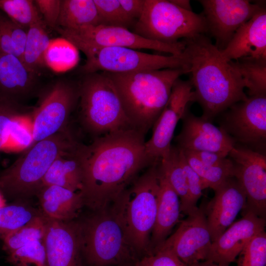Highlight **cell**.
Returning a JSON list of instances; mask_svg holds the SVG:
<instances>
[{
  "instance_id": "cell-31",
  "label": "cell",
  "mask_w": 266,
  "mask_h": 266,
  "mask_svg": "<svg viewBox=\"0 0 266 266\" xmlns=\"http://www.w3.org/2000/svg\"><path fill=\"white\" fill-rule=\"evenodd\" d=\"M25 109L22 104L0 96V151L9 147Z\"/></svg>"
},
{
  "instance_id": "cell-29",
  "label": "cell",
  "mask_w": 266,
  "mask_h": 266,
  "mask_svg": "<svg viewBox=\"0 0 266 266\" xmlns=\"http://www.w3.org/2000/svg\"><path fill=\"white\" fill-rule=\"evenodd\" d=\"M230 62L238 71L250 97L266 95V60L245 57Z\"/></svg>"
},
{
  "instance_id": "cell-37",
  "label": "cell",
  "mask_w": 266,
  "mask_h": 266,
  "mask_svg": "<svg viewBox=\"0 0 266 266\" xmlns=\"http://www.w3.org/2000/svg\"><path fill=\"white\" fill-rule=\"evenodd\" d=\"M237 266H266V233L254 236L239 254Z\"/></svg>"
},
{
  "instance_id": "cell-8",
  "label": "cell",
  "mask_w": 266,
  "mask_h": 266,
  "mask_svg": "<svg viewBox=\"0 0 266 266\" xmlns=\"http://www.w3.org/2000/svg\"><path fill=\"white\" fill-rule=\"evenodd\" d=\"M133 33L148 39L175 43L207 33L202 14L183 9L170 0H145Z\"/></svg>"
},
{
  "instance_id": "cell-42",
  "label": "cell",
  "mask_w": 266,
  "mask_h": 266,
  "mask_svg": "<svg viewBox=\"0 0 266 266\" xmlns=\"http://www.w3.org/2000/svg\"><path fill=\"white\" fill-rule=\"evenodd\" d=\"M185 151V150H184ZM203 164L213 166H231L233 164L227 155L215 152L189 151Z\"/></svg>"
},
{
  "instance_id": "cell-47",
  "label": "cell",
  "mask_w": 266,
  "mask_h": 266,
  "mask_svg": "<svg viewBox=\"0 0 266 266\" xmlns=\"http://www.w3.org/2000/svg\"><path fill=\"white\" fill-rule=\"evenodd\" d=\"M6 200L3 195L0 192V208L5 206Z\"/></svg>"
},
{
  "instance_id": "cell-16",
  "label": "cell",
  "mask_w": 266,
  "mask_h": 266,
  "mask_svg": "<svg viewBox=\"0 0 266 266\" xmlns=\"http://www.w3.org/2000/svg\"><path fill=\"white\" fill-rule=\"evenodd\" d=\"M220 126L235 142L260 145L266 140V95L248 97L228 109Z\"/></svg>"
},
{
  "instance_id": "cell-41",
  "label": "cell",
  "mask_w": 266,
  "mask_h": 266,
  "mask_svg": "<svg viewBox=\"0 0 266 266\" xmlns=\"http://www.w3.org/2000/svg\"><path fill=\"white\" fill-rule=\"evenodd\" d=\"M7 22L15 55L22 60L28 30L18 25L8 17Z\"/></svg>"
},
{
  "instance_id": "cell-12",
  "label": "cell",
  "mask_w": 266,
  "mask_h": 266,
  "mask_svg": "<svg viewBox=\"0 0 266 266\" xmlns=\"http://www.w3.org/2000/svg\"><path fill=\"white\" fill-rule=\"evenodd\" d=\"M194 101L190 81L177 79L167 103L152 128L151 138L145 142L146 153L153 164H160L168 153L178 121L182 119L189 103Z\"/></svg>"
},
{
  "instance_id": "cell-46",
  "label": "cell",
  "mask_w": 266,
  "mask_h": 266,
  "mask_svg": "<svg viewBox=\"0 0 266 266\" xmlns=\"http://www.w3.org/2000/svg\"><path fill=\"white\" fill-rule=\"evenodd\" d=\"M188 266H221L215 263L207 261H203L199 262H197L189 265Z\"/></svg>"
},
{
  "instance_id": "cell-23",
  "label": "cell",
  "mask_w": 266,
  "mask_h": 266,
  "mask_svg": "<svg viewBox=\"0 0 266 266\" xmlns=\"http://www.w3.org/2000/svg\"><path fill=\"white\" fill-rule=\"evenodd\" d=\"M159 192L156 219L150 239L151 254L168 237L173 228L178 222L181 213L178 195L159 165Z\"/></svg>"
},
{
  "instance_id": "cell-24",
  "label": "cell",
  "mask_w": 266,
  "mask_h": 266,
  "mask_svg": "<svg viewBox=\"0 0 266 266\" xmlns=\"http://www.w3.org/2000/svg\"><path fill=\"white\" fill-rule=\"evenodd\" d=\"M36 196L38 198L42 214L53 220H73L84 206L80 192H73L58 186H43Z\"/></svg>"
},
{
  "instance_id": "cell-7",
  "label": "cell",
  "mask_w": 266,
  "mask_h": 266,
  "mask_svg": "<svg viewBox=\"0 0 266 266\" xmlns=\"http://www.w3.org/2000/svg\"><path fill=\"white\" fill-rule=\"evenodd\" d=\"M83 261L88 266H116L139 259L110 206L78 221Z\"/></svg>"
},
{
  "instance_id": "cell-20",
  "label": "cell",
  "mask_w": 266,
  "mask_h": 266,
  "mask_svg": "<svg viewBox=\"0 0 266 266\" xmlns=\"http://www.w3.org/2000/svg\"><path fill=\"white\" fill-rule=\"evenodd\" d=\"M214 192V197L204 209L212 241L234 222L246 204L245 193L234 177L228 179Z\"/></svg>"
},
{
  "instance_id": "cell-13",
  "label": "cell",
  "mask_w": 266,
  "mask_h": 266,
  "mask_svg": "<svg viewBox=\"0 0 266 266\" xmlns=\"http://www.w3.org/2000/svg\"><path fill=\"white\" fill-rule=\"evenodd\" d=\"M228 156L233 164V176L240 184L246 196V207L243 210H250L266 219V155L235 145Z\"/></svg>"
},
{
  "instance_id": "cell-1",
  "label": "cell",
  "mask_w": 266,
  "mask_h": 266,
  "mask_svg": "<svg viewBox=\"0 0 266 266\" xmlns=\"http://www.w3.org/2000/svg\"><path fill=\"white\" fill-rule=\"evenodd\" d=\"M145 133L135 128L75 142L82 172L84 206L92 211L109 207L142 171L153 164L145 149Z\"/></svg>"
},
{
  "instance_id": "cell-2",
  "label": "cell",
  "mask_w": 266,
  "mask_h": 266,
  "mask_svg": "<svg viewBox=\"0 0 266 266\" xmlns=\"http://www.w3.org/2000/svg\"><path fill=\"white\" fill-rule=\"evenodd\" d=\"M183 53L188 65L195 101L201 106L202 117L211 121L232 105L248 97L235 68L226 61L205 34L184 39Z\"/></svg>"
},
{
  "instance_id": "cell-17",
  "label": "cell",
  "mask_w": 266,
  "mask_h": 266,
  "mask_svg": "<svg viewBox=\"0 0 266 266\" xmlns=\"http://www.w3.org/2000/svg\"><path fill=\"white\" fill-rule=\"evenodd\" d=\"M42 242L48 266H83L78 221H61L46 217Z\"/></svg>"
},
{
  "instance_id": "cell-15",
  "label": "cell",
  "mask_w": 266,
  "mask_h": 266,
  "mask_svg": "<svg viewBox=\"0 0 266 266\" xmlns=\"http://www.w3.org/2000/svg\"><path fill=\"white\" fill-rule=\"evenodd\" d=\"M212 242L204 208L197 207L156 250H169L188 266L206 260Z\"/></svg>"
},
{
  "instance_id": "cell-25",
  "label": "cell",
  "mask_w": 266,
  "mask_h": 266,
  "mask_svg": "<svg viewBox=\"0 0 266 266\" xmlns=\"http://www.w3.org/2000/svg\"><path fill=\"white\" fill-rule=\"evenodd\" d=\"M75 142L68 151L58 156L53 162L43 177L42 186L56 185L73 192H81L82 172L73 150Z\"/></svg>"
},
{
  "instance_id": "cell-4",
  "label": "cell",
  "mask_w": 266,
  "mask_h": 266,
  "mask_svg": "<svg viewBox=\"0 0 266 266\" xmlns=\"http://www.w3.org/2000/svg\"><path fill=\"white\" fill-rule=\"evenodd\" d=\"M159 165L147 168L110 206L139 259L151 253L160 187Z\"/></svg>"
},
{
  "instance_id": "cell-33",
  "label": "cell",
  "mask_w": 266,
  "mask_h": 266,
  "mask_svg": "<svg viewBox=\"0 0 266 266\" xmlns=\"http://www.w3.org/2000/svg\"><path fill=\"white\" fill-rule=\"evenodd\" d=\"M181 150L189 164L200 176L203 190L209 188L214 191L228 179L233 177V165L231 166H208L201 163L190 152Z\"/></svg>"
},
{
  "instance_id": "cell-18",
  "label": "cell",
  "mask_w": 266,
  "mask_h": 266,
  "mask_svg": "<svg viewBox=\"0 0 266 266\" xmlns=\"http://www.w3.org/2000/svg\"><path fill=\"white\" fill-rule=\"evenodd\" d=\"M182 120V129L175 141L176 146L182 150L211 151L228 156L236 145L224 129L202 117L194 115L188 108Z\"/></svg>"
},
{
  "instance_id": "cell-36",
  "label": "cell",
  "mask_w": 266,
  "mask_h": 266,
  "mask_svg": "<svg viewBox=\"0 0 266 266\" xmlns=\"http://www.w3.org/2000/svg\"><path fill=\"white\" fill-rule=\"evenodd\" d=\"M7 260L14 266H48L42 241L33 242L8 254Z\"/></svg>"
},
{
  "instance_id": "cell-22",
  "label": "cell",
  "mask_w": 266,
  "mask_h": 266,
  "mask_svg": "<svg viewBox=\"0 0 266 266\" xmlns=\"http://www.w3.org/2000/svg\"><path fill=\"white\" fill-rule=\"evenodd\" d=\"M39 75L30 70L14 55L0 51V96L15 102L37 95Z\"/></svg>"
},
{
  "instance_id": "cell-27",
  "label": "cell",
  "mask_w": 266,
  "mask_h": 266,
  "mask_svg": "<svg viewBox=\"0 0 266 266\" xmlns=\"http://www.w3.org/2000/svg\"><path fill=\"white\" fill-rule=\"evenodd\" d=\"M50 44L46 26L43 20L30 27L22 58L30 70L39 75L45 67V55Z\"/></svg>"
},
{
  "instance_id": "cell-38",
  "label": "cell",
  "mask_w": 266,
  "mask_h": 266,
  "mask_svg": "<svg viewBox=\"0 0 266 266\" xmlns=\"http://www.w3.org/2000/svg\"><path fill=\"white\" fill-rule=\"evenodd\" d=\"M179 149L180 162L187 179L190 213L197 207V202L201 197L203 189L200 176L189 164L182 151L180 148Z\"/></svg>"
},
{
  "instance_id": "cell-45",
  "label": "cell",
  "mask_w": 266,
  "mask_h": 266,
  "mask_svg": "<svg viewBox=\"0 0 266 266\" xmlns=\"http://www.w3.org/2000/svg\"><path fill=\"white\" fill-rule=\"evenodd\" d=\"M173 3L178 7L188 11H192L190 2L187 0H170Z\"/></svg>"
},
{
  "instance_id": "cell-40",
  "label": "cell",
  "mask_w": 266,
  "mask_h": 266,
  "mask_svg": "<svg viewBox=\"0 0 266 266\" xmlns=\"http://www.w3.org/2000/svg\"><path fill=\"white\" fill-rule=\"evenodd\" d=\"M45 25L54 30L59 18L61 0H33Z\"/></svg>"
},
{
  "instance_id": "cell-11",
  "label": "cell",
  "mask_w": 266,
  "mask_h": 266,
  "mask_svg": "<svg viewBox=\"0 0 266 266\" xmlns=\"http://www.w3.org/2000/svg\"><path fill=\"white\" fill-rule=\"evenodd\" d=\"M55 31L81 51L101 47L147 49L180 56L185 47L184 40L166 43L145 38L129 29L103 25L89 26L75 29L56 27Z\"/></svg>"
},
{
  "instance_id": "cell-28",
  "label": "cell",
  "mask_w": 266,
  "mask_h": 266,
  "mask_svg": "<svg viewBox=\"0 0 266 266\" xmlns=\"http://www.w3.org/2000/svg\"><path fill=\"white\" fill-rule=\"evenodd\" d=\"M159 166L179 198L181 212L187 215L190 213L188 188L178 147L171 145Z\"/></svg>"
},
{
  "instance_id": "cell-10",
  "label": "cell",
  "mask_w": 266,
  "mask_h": 266,
  "mask_svg": "<svg viewBox=\"0 0 266 266\" xmlns=\"http://www.w3.org/2000/svg\"><path fill=\"white\" fill-rule=\"evenodd\" d=\"M83 52L86 56V61L77 70V73L82 75L100 71L125 73L166 68H188L183 53L180 56H163L117 47L93 48Z\"/></svg>"
},
{
  "instance_id": "cell-14",
  "label": "cell",
  "mask_w": 266,
  "mask_h": 266,
  "mask_svg": "<svg viewBox=\"0 0 266 266\" xmlns=\"http://www.w3.org/2000/svg\"><path fill=\"white\" fill-rule=\"evenodd\" d=\"M207 33L215 46L224 49L236 31L264 6L247 0H201Z\"/></svg>"
},
{
  "instance_id": "cell-39",
  "label": "cell",
  "mask_w": 266,
  "mask_h": 266,
  "mask_svg": "<svg viewBox=\"0 0 266 266\" xmlns=\"http://www.w3.org/2000/svg\"><path fill=\"white\" fill-rule=\"evenodd\" d=\"M135 266H187L170 250L160 248L139 258Z\"/></svg>"
},
{
  "instance_id": "cell-43",
  "label": "cell",
  "mask_w": 266,
  "mask_h": 266,
  "mask_svg": "<svg viewBox=\"0 0 266 266\" xmlns=\"http://www.w3.org/2000/svg\"><path fill=\"white\" fill-rule=\"evenodd\" d=\"M7 19L6 15L0 12V51L15 55L8 29Z\"/></svg>"
},
{
  "instance_id": "cell-30",
  "label": "cell",
  "mask_w": 266,
  "mask_h": 266,
  "mask_svg": "<svg viewBox=\"0 0 266 266\" xmlns=\"http://www.w3.org/2000/svg\"><path fill=\"white\" fill-rule=\"evenodd\" d=\"M46 217L38 216L22 227L3 236V249L11 253L28 244L42 241L46 228Z\"/></svg>"
},
{
  "instance_id": "cell-44",
  "label": "cell",
  "mask_w": 266,
  "mask_h": 266,
  "mask_svg": "<svg viewBox=\"0 0 266 266\" xmlns=\"http://www.w3.org/2000/svg\"><path fill=\"white\" fill-rule=\"evenodd\" d=\"M145 0H119V1L128 17L136 23L142 14Z\"/></svg>"
},
{
  "instance_id": "cell-19",
  "label": "cell",
  "mask_w": 266,
  "mask_h": 266,
  "mask_svg": "<svg viewBox=\"0 0 266 266\" xmlns=\"http://www.w3.org/2000/svg\"><path fill=\"white\" fill-rule=\"evenodd\" d=\"M244 211L242 218L233 222L212 242L205 261L221 266H229L250 240L265 231L266 219L250 210Z\"/></svg>"
},
{
  "instance_id": "cell-26",
  "label": "cell",
  "mask_w": 266,
  "mask_h": 266,
  "mask_svg": "<svg viewBox=\"0 0 266 266\" xmlns=\"http://www.w3.org/2000/svg\"><path fill=\"white\" fill-rule=\"evenodd\" d=\"M97 25L100 21L94 0H61L56 27L75 29Z\"/></svg>"
},
{
  "instance_id": "cell-48",
  "label": "cell",
  "mask_w": 266,
  "mask_h": 266,
  "mask_svg": "<svg viewBox=\"0 0 266 266\" xmlns=\"http://www.w3.org/2000/svg\"><path fill=\"white\" fill-rule=\"evenodd\" d=\"M135 263H127L121 264L116 266H135Z\"/></svg>"
},
{
  "instance_id": "cell-9",
  "label": "cell",
  "mask_w": 266,
  "mask_h": 266,
  "mask_svg": "<svg viewBox=\"0 0 266 266\" xmlns=\"http://www.w3.org/2000/svg\"><path fill=\"white\" fill-rule=\"evenodd\" d=\"M33 109L32 140L29 145L66 131L71 113L79 98V81L60 79L41 89Z\"/></svg>"
},
{
  "instance_id": "cell-6",
  "label": "cell",
  "mask_w": 266,
  "mask_h": 266,
  "mask_svg": "<svg viewBox=\"0 0 266 266\" xmlns=\"http://www.w3.org/2000/svg\"><path fill=\"white\" fill-rule=\"evenodd\" d=\"M79 118L94 138L134 128L126 116L116 89L103 71L82 75L79 80Z\"/></svg>"
},
{
  "instance_id": "cell-32",
  "label": "cell",
  "mask_w": 266,
  "mask_h": 266,
  "mask_svg": "<svg viewBox=\"0 0 266 266\" xmlns=\"http://www.w3.org/2000/svg\"><path fill=\"white\" fill-rule=\"evenodd\" d=\"M42 214L41 211L22 203L6 205L0 208V237L2 238Z\"/></svg>"
},
{
  "instance_id": "cell-21",
  "label": "cell",
  "mask_w": 266,
  "mask_h": 266,
  "mask_svg": "<svg viewBox=\"0 0 266 266\" xmlns=\"http://www.w3.org/2000/svg\"><path fill=\"white\" fill-rule=\"evenodd\" d=\"M227 61L251 57L266 60V10L265 7L242 25L227 46L220 50Z\"/></svg>"
},
{
  "instance_id": "cell-35",
  "label": "cell",
  "mask_w": 266,
  "mask_h": 266,
  "mask_svg": "<svg viewBox=\"0 0 266 266\" xmlns=\"http://www.w3.org/2000/svg\"><path fill=\"white\" fill-rule=\"evenodd\" d=\"M99 15L100 25L122 27L129 29L135 22L128 17L119 0H94Z\"/></svg>"
},
{
  "instance_id": "cell-3",
  "label": "cell",
  "mask_w": 266,
  "mask_h": 266,
  "mask_svg": "<svg viewBox=\"0 0 266 266\" xmlns=\"http://www.w3.org/2000/svg\"><path fill=\"white\" fill-rule=\"evenodd\" d=\"M113 83L132 126L146 134L163 111L175 81L186 68L125 73L105 72Z\"/></svg>"
},
{
  "instance_id": "cell-34",
  "label": "cell",
  "mask_w": 266,
  "mask_h": 266,
  "mask_svg": "<svg viewBox=\"0 0 266 266\" xmlns=\"http://www.w3.org/2000/svg\"><path fill=\"white\" fill-rule=\"evenodd\" d=\"M0 9L13 22L26 30L43 20L32 0H0Z\"/></svg>"
},
{
  "instance_id": "cell-5",
  "label": "cell",
  "mask_w": 266,
  "mask_h": 266,
  "mask_svg": "<svg viewBox=\"0 0 266 266\" xmlns=\"http://www.w3.org/2000/svg\"><path fill=\"white\" fill-rule=\"evenodd\" d=\"M75 141L65 131L28 146L23 155L0 174V192L4 197L18 200L36 195L53 162L68 151Z\"/></svg>"
}]
</instances>
